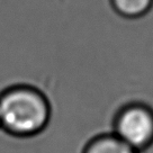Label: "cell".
I'll return each mask as SVG.
<instances>
[{
	"label": "cell",
	"instance_id": "obj_3",
	"mask_svg": "<svg viewBox=\"0 0 153 153\" xmlns=\"http://www.w3.org/2000/svg\"><path fill=\"white\" fill-rule=\"evenodd\" d=\"M82 153H140L114 133L98 134L91 137L82 149Z\"/></svg>",
	"mask_w": 153,
	"mask_h": 153
},
{
	"label": "cell",
	"instance_id": "obj_5",
	"mask_svg": "<svg viewBox=\"0 0 153 153\" xmlns=\"http://www.w3.org/2000/svg\"><path fill=\"white\" fill-rule=\"evenodd\" d=\"M0 129H1V123H0Z\"/></svg>",
	"mask_w": 153,
	"mask_h": 153
},
{
	"label": "cell",
	"instance_id": "obj_1",
	"mask_svg": "<svg viewBox=\"0 0 153 153\" xmlns=\"http://www.w3.org/2000/svg\"><path fill=\"white\" fill-rule=\"evenodd\" d=\"M51 117V102L36 87L18 83L0 92L1 129L14 137L39 135L48 126Z\"/></svg>",
	"mask_w": 153,
	"mask_h": 153
},
{
	"label": "cell",
	"instance_id": "obj_2",
	"mask_svg": "<svg viewBox=\"0 0 153 153\" xmlns=\"http://www.w3.org/2000/svg\"><path fill=\"white\" fill-rule=\"evenodd\" d=\"M113 133L142 153L153 145V108L143 101H129L114 115Z\"/></svg>",
	"mask_w": 153,
	"mask_h": 153
},
{
	"label": "cell",
	"instance_id": "obj_4",
	"mask_svg": "<svg viewBox=\"0 0 153 153\" xmlns=\"http://www.w3.org/2000/svg\"><path fill=\"white\" fill-rule=\"evenodd\" d=\"M111 9L125 19H140L153 7V0H109Z\"/></svg>",
	"mask_w": 153,
	"mask_h": 153
}]
</instances>
